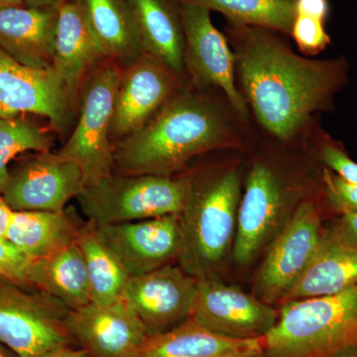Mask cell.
Segmentation results:
<instances>
[{"label":"cell","mask_w":357,"mask_h":357,"mask_svg":"<svg viewBox=\"0 0 357 357\" xmlns=\"http://www.w3.org/2000/svg\"><path fill=\"white\" fill-rule=\"evenodd\" d=\"M328 20L316 14L296 13L291 36L303 53L317 55L331 44L332 38L326 28Z\"/></svg>","instance_id":"30"},{"label":"cell","mask_w":357,"mask_h":357,"mask_svg":"<svg viewBox=\"0 0 357 357\" xmlns=\"http://www.w3.org/2000/svg\"><path fill=\"white\" fill-rule=\"evenodd\" d=\"M74 112L55 70L27 67L0 48V119L40 115L64 133Z\"/></svg>","instance_id":"11"},{"label":"cell","mask_w":357,"mask_h":357,"mask_svg":"<svg viewBox=\"0 0 357 357\" xmlns=\"http://www.w3.org/2000/svg\"><path fill=\"white\" fill-rule=\"evenodd\" d=\"M319 158L324 168L337 174L347 182L357 184V163L349 157L344 146L328 136L319 142Z\"/></svg>","instance_id":"31"},{"label":"cell","mask_w":357,"mask_h":357,"mask_svg":"<svg viewBox=\"0 0 357 357\" xmlns=\"http://www.w3.org/2000/svg\"><path fill=\"white\" fill-rule=\"evenodd\" d=\"M77 243L86 262L91 304L107 306L122 301L131 277L98 237L96 225L88 220L84 222Z\"/></svg>","instance_id":"26"},{"label":"cell","mask_w":357,"mask_h":357,"mask_svg":"<svg viewBox=\"0 0 357 357\" xmlns=\"http://www.w3.org/2000/svg\"><path fill=\"white\" fill-rule=\"evenodd\" d=\"M89 27L105 59L126 65L144 53L128 0H81Z\"/></svg>","instance_id":"25"},{"label":"cell","mask_w":357,"mask_h":357,"mask_svg":"<svg viewBox=\"0 0 357 357\" xmlns=\"http://www.w3.org/2000/svg\"><path fill=\"white\" fill-rule=\"evenodd\" d=\"M105 60L81 0H68L59 7L53 70L64 84L75 112L84 83Z\"/></svg>","instance_id":"18"},{"label":"cell","mask_w":357,"mask_h":357,"mask_svg":"<svg viewBox=\"0 0 357 357\" xmlns=\"http://www.w3.org/2000/svg\"><path fill=\"white\" fill-rule=\"evenodd\" d=\"M54 135L21 116L0 119V196L9 177V163L24 152H49Z\"/></svg>","instance_id":"28"},{"label":"cell","mask_w":357,"mask_h":357,"mask_svg":"<svg viewBox=\"0 0 357 357\" xmlns=\"http://www.w3.org/2000/svg\"><path fill=\"white\" fill-rule=\"evenodd\" d=\"M58 13L26 6L0 9V48L27 67L53 69Z\"/></svg>","instance_id":"20"},{"label":"cell","mask_w":357,"mask_h":357,"mask_svg":"<svg viewBox=\"0 0 357 357\" xmlns=\"http://www.w3.org/2000/svg\"><path fill=\"white\" fill-rule=\"evenodd\" d=\"M83 223L73 208L60 211H13L6 241L30 259H39L77 243Z\"/></svg>","instance_id":"23"},{"label":"cell","mask_w":357,"mask_h":357,"mask_svg":"<svg viewBox=\"0 0 357 357\" xmlns=\"http://www.w3.org/2000/svg\"><path fill=\"white\" fill-rule=\"evenodd\" d=\"M278 317L271 305L225 285L218 277L198 279L190 318L211 332L236 340H255L265 337Z\"/></svg>","instance_id":"13"},{"label":"cell","mask_w":357,"mask_h":357,"mask_svg":"<svg viewBox=\"0 0 357 357\" xmlns=\"http://www.w3.org/2000/svg\"><path fill=\"white\" fill-rule=\"evenodd\" d=\"M0 357H18L11 349H9L6 344L0 342Z\"/></svg>","instance_id":"38"},{"label":"cell","mask_w":357,"mask_h":357,"mask_svg":"<svg viewBox=\"0 0 357 357\" xmlns=\"http://www.w3.org/2000/svg\"><path fill=\"white\" fill-rule=\"evenodd\" d=\"M321 187L326 211L333 218L357 213V184L347 182L328 169L323 168Z\"/></svg>","instance_id":"29"},{"label":"cell","mask_w":357,"mask_h":357,"mask_svg":"<svg viewBox=\"0 0 357 357\" xmlns=\"http://www.w3.org/2000/svg\"><path fill=\"white\" fill-rule=\"evenodd\" d=\"M191 192L189 177L110 174L77 197L82 213L96 227L180 215Z\"/></svg>","instance_id":"5"},{"label":"cell","mask_w":357,"mask_h":357,"mask_svg":"<svg viewBox=\"0 0 357 357\" xmlns=\"http://www.w3.org/2000/svg\"><path fill=\"white\" fill-rule=\"evenodd\" d=\"M30 259L8 241H0V275L15 283L30 288L27 283Z\"/></svg>","instance_id":"32"},{"label":"cell","mask_w":357,"mask_h":357,"mask_svg":"<svg viewBox=\"0 0 357 357\" xmlns=\"http://www.w3.org/2000/svg\"><path fill=\"white\" fill-rule=\"evenodd\" d=\"M13 210L6 204L2 196H0V241H6L7 230L10 225Z\"/></svg>","instance_id":"34"},{"label":"cell","mask_w":357,"mask_h":357,"mask_svg":"<svg viewBox=\"0 0 357 357\" xmlns=\"http://www.w3.org/2000/svg\"><path fill=\"white\" fill-rule=\"evenodd\" d=\"M96 229L131 278L178 263L181 251L180 215L96 225Z\"/></svg>","instance_id":"16"},{"label":"cell","mask_w":357,"mask_h":357,"mask_svg":"<svg viewBox=\"0 0 357 357\" xmlns=\"http://www.w3.org/2000/svg\"><path fill=\"white\" fill-rule=\"evenodd\" d=\"M189 178L191 192L180 213L178 264L196 279L218 277L236 238L241 176L227 170Z\"/></svg>","instance_id":"3"},{"label":"cell","mask_w":357,"mask_h":357,"mask_svg":"<svg viewBox=\"0 0 357 357\" xmlns=\"http://www.w3.org/2000/svg\"><path fill=\"white\" fill-rule=\"evenodd\" d=\"M121 73L119 66L110 62L93 70L82 89L76 128L64 146L56 152L81 168L84 187L107 177L114 170L110 123Z\"/></svg>","instance_id":"6"},{"label":"cell","mask_w":357,"mask_h":357,"mask_svg":"<svg viewBox=\"0 0 357 357\" xmlns=\"http://www.w3.org/2000/svg\"><path fill=\"white\" fill-rule=\"evenodd\" d=\"M35 357H93L86 349H75L69 345H63V347H56L50 351H45L43 354Z\"/></svg>","instance_id":"33"},{"label":"cell","mask_w":357,"mask_h":357,"mask_svg":"<svg viewBox=\"0 0 357 357\" xmlns=\"http://www.w3.org/2000/svg\"><path fill=\"white\" fill-rule=\"evenodd\" d=\"M324 202L307 199L289 217L271 243L256 279V297L269 305L281 303L312 261L321 236Z\"/></svg>","instance_id":"8"},{"label":"cell","mask_w":357,"mask_h":357,"mask_svg":"<svg viewBox=\"0 0 357 357\" xmlns=\"http://www.w3.org/2000/svg\"><path fill=\"white\" fill-rule=\"evenodd\" d=\"M185 33V68L195 83L222 89L234 110L248 116V103L236 89V57L225 36L211 20V11L204 7L181 3Z\"/></svg>","instance_id":"14"},{"label":"cell","mask_w":357,"mask_h":357,"mask_svg":"<svg viewBox=\"0 0 357 357\" xmlns=\"http://www.w3.org/2000/svg\"><path fill=\"white\" fill-rule=\"evenodd\" d=\"M84 188V174L76 163L51 151L35 152L9 169L1 196L13 211H60Z\"/></svg>","instance_id":"9"},{"label":"cell","mask_w":357,"mask_h":357,"mask_svg":"<svg viewBox=\"0 0 357 357\" xmlns=\"http://www.w3.org/2000/svg\"><path fill=\"white\" fill-rule=\"evenodd\" d=\"M263 357H335L357 347V286L282 305Z\"/></svg>","instance_id":"4"},{"label":"cell","mask_w":357,"mask_h":357,"mask_svg":"<svg viewBox=\"0 0 357 357\" xmlns=\"http://www.w3.org/2000/svg\"><path fill=\"white\" fill-rule=\"evenodd\" d=\"M236 143L215 103L178 89L151 121L114 144L112 173L173 177L195 157Z\"/></svg>","instance_id":"2"},{"label":"cell","mask_w":357,"mask_h":357,"mask_svg":"<svg viewBox=\"0 0 357 357\" xmlns=\"http://www.w3.org/2000/svg\"><path fill=\"white\" fill-rule=\"evenodd\" d=\"M68 0H23L26 6L37 7V8H59L62 4H64Z\"/></svg>","instance_id":"36"},{"label":"cell","mask_w":357,"mask_h":357,"mask_svg":"<svg viewBox=\"0 0 357 357\" xmlns=\"http://www.w3.org/2000/svg\"><path fill=\"white\" fill-rule=\"evenodd\" d=\"M357 286V239L332 220L312 261L280 304L335 295Z\"/></svg>","instance_id":"19"},{"label":"cell","mask_w":357,"mask_h":357,"mask_svg":"<svg viewBox=\"0 0 357 357\" xmlns=\"http://www.w3.org/2000/svg\"><path fill=\"white\" fill-rule=\"evenodd\" d=\"M288 198L280 178L266 164L251 168L237 211L234 258L248 264L274 241L288 220Z\"/></svg>","instance_id":"10"},{"label":"cell","mask_w":357,"mask_h":357,"mask_svg":"<svg viewBox=\"0 0 357 357\" xmlns=\"http://www.w3.org/2000/svg\"><path fill=\"white\" fill-rule=\"evenodd\" d=\"M145 53L177 76L185 70V33L180 0H128Z\"/></svg>","instance_id":"22"},{"label":"cell","mask_w":357,"mask_h":357,"mask_svg":"<svg viewBox=\"0 0 357 357\" xmlns=\"http://www.w3.org/2000/svg\"><path fill=\"white\" fill-rule=\"evenodd\" d=\"M65 323L73 340L93 357H136L148 337L144 326L123 301L70 311Z\"/></svg>","instance_id":"17"},{"label":"cell","mask_w":357,"mask_h":357,"mask_svg":"<svg viewBox=\"0 0 357 357\" xmlns=\"http://www.w3.org/2000/svg\"><path fill=\"white\" fill-rule=\"evenodd\" d=\"M335 357H357V347L347 349V351L342 352V354H338V356Z\"/></svg>","instance_id":"39"},{"label":"cell","mask_w":357,"mask_h":357,"mask_svg":"<svg viewBox=\"0 0 357 357\" xmlns=\"http://www.w3.org/2000/svg\"><path fill=\"white\" fill-rule=\"evenodd\" d=\"M177 77L145 52L126 65L115 95L110 137L121 140L151 121L178 89Z\"/></svg>","instance_id":"15"},{"label":"cell","mask_w":357,"mask_h":357,"mask_svg":"<svg viewBox=\"0 0 357 357\" xmlns=\"http://www.w3.org/2000/svg\"><path fill=\"white\" fill-rule=\"evenodd\" d=\"M197 287L198 279L174 263L130 278L122 301L153 337L191 317Z\"/></svg>","instance_id":"12"},{"label":"cell","mask_w":357,"mask_h":357,"mask_svg":"<svg viewBox=\"0 0 357 357\" xmlns=\"http://www.w3.org/2000/svg\"><path fill=\"white\" fill-rule=\"evenodd\" d=\"M223 14L229 22L291 35L296 0H180Z\"/></svg>","instance_id":"27"},{"label":"cell","mask_w":357,"mask_h":357,"mask_svg":"<svg viewBox=\"0 0 357 357\" xmlns=\"http://www.w3.org/2000/svg\"><path fill=\"white\" fill-rule=\"evenodd\" d=\"M70 310L51 296L0 275V342L18 357H35L73 342Z\"/></svg>","instance_id":"7"},{"label":"cell","mask_w":357,"mask_h":357,"mask_svg":"<svg viewBox=\"0 0 357 357\" xmlns=\"http://www.w3.org/2000/svg\"><path fill=\"white\" fill-rule=\"evenodd\" d=\"M227 32L249 105L268 132L291 139L314 112L333 109L347 82L344 57H301L265 28L229 22Z\"/></svg>","instance_id":"1"},{"label":"cell","mask_w":357,"mask_h":357,"mask_svg":"<svg viewBox=\"0 0 357 357\" xmlns=\"http://www.w3.org/2000/svg\"><path fill=\"white\" fill-rule=\"evenodd\" d=\"M25 6L23 0H0V9L6 7Z\"/></svg>","instance_id":"37"},{"label":"cell","mask_w":357,"mask_h":357,"mask_svg":"<svg viewBox=\"0 0 357 357\" xmlns=\"http://www.w3.org/2000/svg\"><path fill=\"white\" fill-rule=\"evenodd\" d=\"M27 283L30 288L58 300L70 311L91 304L86 262L77 243L47 257L31 259Z\"/></svg>","instance_id":"24"},{"label":"cell","mask_w":357,"mask_h":357,"mask_svg":"<svg viewBox=\"0 0 357 357\" xmlns=\"http://www.w3.org/2000/svg\"><path fill=\"white\" fill-rule=\"evenodd\" d=\"M263 338L222 337L189 318L168 332L148 337L136 357H263Z\"/></svg>","instance_id":"21"},{"label":"cell","mask_w":357,"mask_h":357,"mask_svg":"<svg viewBox=\"0 0 357 357\" xmlns=\"http://www.w3.org/2000/svg\"><path fill=\"white\" fill-rule=\"evenodd\" d=\"M337 220L338 225L342 227L352 237L357 239V213H347L342 217L333 218Z\"/></svg>","instance_id":"35"}]
</instances>
